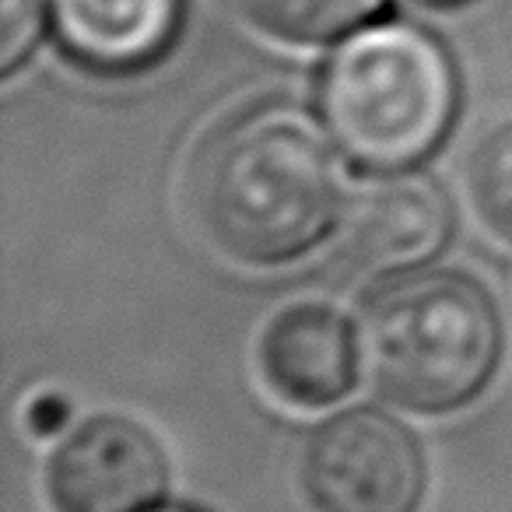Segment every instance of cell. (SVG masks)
<instances>
[{"label": "cell", "instance_id": "cell-14", "mask_svg": "<svg viewBox=\"0 0 512 512\" xmlns=\"http://www.w3.org/2000/svg\"><path fill=\"white\" fill-rule=\"evenodd\" d=\"M162 512H193V509H162Z\"/></svg>", "mask_w": 512, "mask_h": 512}, {"label": "cell", "instance_id": "cell-5", "mask_svg": "<svg viewBox=\"0 0 512 512\" xmlns=\"http://www.w3.org/2000/svg\"><path fill=\"white\" fill-rule=\"evenodd\" d=\"M169 488L165 449L141 421L99 414L78 425L46 463L53 512H151Z\"/></svg>", "mask_w": 512, "mask_h": 512}, {"label": "cell", "instance_id": "cell-2", "mask_svg": "<svg viewBox=\"0 0 512 512\" xmlns=\"http://www.w3.org/2000/svg\"><path fill=\"white\" fill-rule=\"evenodd\" d=\"M460 81L449 50L411 22H383L337 46L320 113L337 148L372 172H407L449 134Z\"/></svg>", "mask_w": 512, "mask_h": 512}, {"label": "cell", "instance_id": "cell-7", "mask_svg": "<svg viewBox=\"0 0 512 512\" xmlns=\"http://www.w3.org/2000/svg\"><path fill=\"white\" fill-rule=\"evenodd\" d=\"M358 341L348 320L323 302L288 306L267 323L260 372L278 400L292 407H330L348 397L358 376Z\"/></svg>", "mask_w": 512, "mask_h": 512}, {"label": "cell", "instance_id": "cell-11", "mask_svg": "<svg viewBox=\"0 0 512 512\" xmlns=\"http://www.w3.org/2000/svg\"><path fill=\"white\" fill-rule=\"evenodd\" d=\"M46 15L43 0H0V71L15 74L29 60Z\"/></svg>", "mask_w": 512, "mask_h": 512}, {"label": "cell", "instance_id": "cell-8", "mask_svg": "<svg viewBox=\"0 0 512 512\" xmlns=\"http://www.w3.org/2000/svg\"><path fill=\"white\" fill-rule=\"evenodd\" d=\"M57 43L95 74H137L165 57L183 0H46Z\"/></svg>", "mask_w": 512, "mask_h": 512}, {"label": "cell", "instance_id": "cell-6", "mask_svg": "<svg viewBox=\"0 0 512 512\" xmlns=\"http://www.w3.org/2000/svg\"><path fill=\"white\" fill-rule=\"evenodd\" d=\"M453 207L425 172H386L355 193L344 214L348 253L369 271L397 274L428 264L449 239Z\"/></svg>", "mask_w": 512, "mask_h": 512}, {"label": "cell", "instance_id": "cell-1", "mask_svg": "<svg viewBox=\"0 0 512 512\" xmlns=\"http://www.w3.org/2000/svg\"><path fill=\"white\" fill-rule=\"evenodd\" d=\"M193 179L207 232L249 264L309 253L341 214L334 151L295 106H260L225 123Z\"/></svg>", "mask_w": 512, "mask_h": 512}, {"label": "cell", "instance_id": "cell-12", "mask_svg": "<svg viewBox=\"0 0 512 512\" xmlns=\"http://www.w3.org/2000/svg\"><path fill=\"white\" fill-rule=\"evenodd\" d=\"M29 428L36 435H57L64 432L67 418H71V400L64 393H43L29 404Z\"/></svg>", "mask_w": 512, "mask_h": 512}, {"label": "cell", "instance_id": "cell-10", "mask_svg": "<svg viewBox=\"0 0 512 512\" xmlns=\"http://www.w3.org/2000/svg\"><path fill=\"white\" fill-rule=\"evenodd\" d=\"M470 197L481 221L512 242V123L491 130L470 158Z\"/></svg>", "mask_w": 512, "mask_h": 512}, {"label": "cell", "instance_id": "cell-13", "mask_svg": "<svg viewBox=\"0 0 512 512\" xmlns=\"http://www.w3.org/2000/svg\"><path fill=\"white\" fill-rule=\"evenodd\" d=\"M418 4H428V8H453V4H463V0H418Z\"/></svg>", "mask_w": 512, "mask_h": 512}, {"label": "cell", "instance_id": "cell-9", "mask_svg": "<svg viewBox=\"0 0 512 512\" xmlns=\"http://www.w3.org/2000/svg\"><path fill=\"white\" fill-rule=\"evenodd\" d=\"M235 8L267 36L288 43H330L386 8V0H235Z\"/></svg>", "mask_w": 512, "mask_h": 512}, {"label": "cell", "instance_id": "cell-4", "mask_svg": "<svg viewBox=\"0 0 512 512\" xmlns=\"http://www.w3.org/2000/svg\"><path fill=\"white\" fill-rule=\"evenodd\" d=\"M302 484L320 512H414L425 491V456L397 418L358 407L309 435Z\"/></svg>", "mask_w": 512, "mask_h": 512}, {"label": "cell", "instance_id": "cell-3", "mask_svg": "<svg viewBox=\"0 0 512 512\" xmlns=\"http://www.w3.org/2000/svg\"><path fill=\"white\" fill-rule=\"evenodd\" d=\"M358 351L393 404L449 414L488 386L502 355V323L488 292L467 274H404L369 299Z\"/></svg>", "mask_w": 512, "mask_h": 512}]
</instances>
